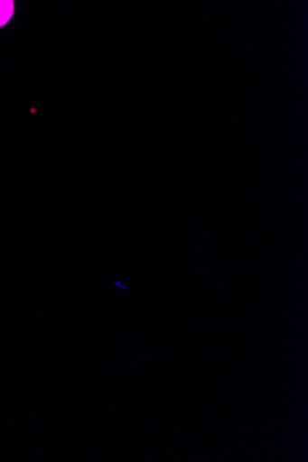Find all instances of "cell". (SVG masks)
Segmentation results:
<instances>
[{"instance_id": "obj_1", "label": "cell", "mask_w": 308, "mask_h": 462, "mask_svg": "<svg viewBox=\"0 0 308 462\" xmlns=\"http://www.w3.org/2000/svg\"><path fill=\"white\" fill-rule=\"evenodd\" d=\"M14 4L10 0H0V27L5 26L12 18Z\"/></svg>"}]
</instances>
